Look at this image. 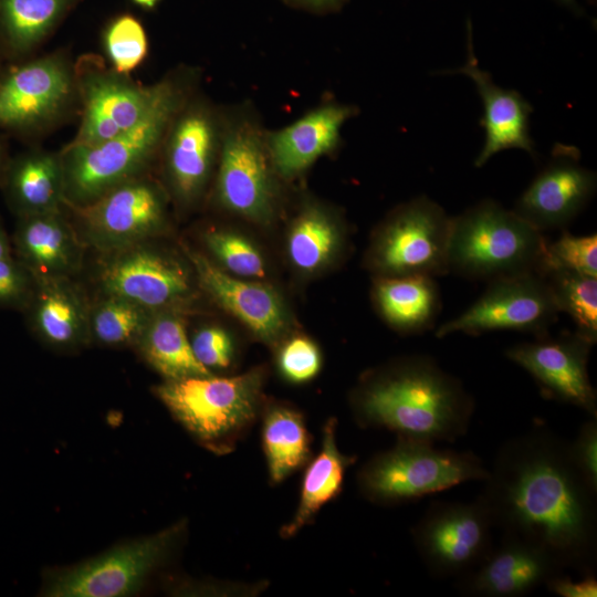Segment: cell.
<instances>
[{"instance_id": "obj_1", "label": "cell", "mask_w": 597, "mask_h": 597, "mask_svg": "<svg viewBox=\"0 0 597 597\" xmlns=\"http://www.w3.org/2000/svg\"><path fill=\"white\" fill-rule=\"evenodd\" d=\"M479 499L503 536L547 554L562 569L594 574L597 490L573 461L569 442L536 423L498 450Z\"/></svg>"}, {"instance_id": "obj_2", "label": "cell", "mask_w": 597, "mask_h": 597, "mask_svg": "<svg viewBox=\"0 0 597 597\" xmlns=\"http://www.w3.org/2000/svg\"><path fill=\"white\" fill-rule=\"evenodd\" d=\"M353 405L363 427L432 443L454 442L467 434L475 408L461 380L426 355L405 358L368 376Z\"/></svg>"}, {"instance_id": "obj_3", "label": "cell", "mask_w": 597, "mask_h": 597, "mask_svg": "<svg viewBox=\"0 0 597 597\" xmlns=\"http://www.w3.org/2000/svg\"><path fill=\"white\" fill-rule=\"evenodd\" d=\"M187 82L178 77L153 109L133 128L95 145L70 144L60 155L64 203L84 207L111 189L137 177L165 140L187 102Z\"/></svg>"}, {"instance_id": "obj_4", "label": "cell", "mask_w": 597, "mask_h": 597, "mask_svg": "<svg viewBox=\"0 0 597 597\" xmlns=\"http://www.w3.org/2000/svg\"><path fill=\"white\" fill-rule=\"evenodd\" d=\"M546 241L513 210L482 200L451 218L448 270L488 282L538 273Z\"/></svg>"}, {"instance_id": "obj_5", "label": "cell", "mask_w": 597, "mask_h": 597, "mask_svg": "<svg viewBox=\"0 0 597 597\" xmlns=\"http://www.w3.org/2000/svg\"><path fill=\"white\" fill-rule=\"evenodd\" d=\"M489 475L471 451L436 448L434 443L399 438L396 446L371 458L358 473L362 493L378 504L416 501Z\"/></svg>"}, {"instance_id": "obj_6", "label": "cell", "mask_w": 597, "mask_h": 597, "mask_svg": "<svg viewBox=\"0 0 597 597\" xmlns=\"http://www.w3.org/2000/svg\"><path fill=\"white\" fill-rule=\"evenodd\" d=\"M261 386V373L251 370L232 377L170 379L156 387V395L198 439L228 450L256 417Z\"/></svg>"}, {"instance_id": "obj_7", "label": "cell", "mask_w": 597, "mask_h": 597, "mask_svg": "<svg viewBox=\"0 0 597 597\" xmlns=\"http://www.w3.org/2000/svg\"><path fill=\"white\" fill-rule=\"evenodd\" d=\"M266 129L250 105L223 114L217 196L230 211L266 221L275 203L276 175L265 140Z\"/></svg>"}, {"instance_id": "obj_8", "label": "cell", "mask_w": 597, "mask_h": 597, "mask_svg": "<svg viewBox=\"0 0 597 597\" xmlns=\"http://www.w3.org/2000/svg\"><path fill=\"white\" fill-rule=\"evenodd\" d=\"M451 217L422 195L399 207L375 238L371 268L385 276L447 274Z\"/></svg>"}, {"instance_id": "obj_9", "label": "cell", "mask_w": 597, "mask_h": 597, "mask_svg": "<svg viewBox=\"0 0 597 597\" xmlns=\"http://www.w3.org/2000/svg\"><path fill=\"white\" fill-rule=\"evenodd\" d=\"M492 517L476 498L473 502L434 501L412 527V541L434 578L459 577L492 551Z\"/></svg>"}, {"instance_id": "obj_10", "label": "cell", "mask_w": 597, "mask_h": 597, "mask_svg": "<svg viewBox=\"0 0 597 597\" xmlns=\"http://www.w3.org/2000/svg\"><path fill=\"white\" fill-rule=\"evenodd\" d=\"M182 523L129 542L49 577V597H118L135 593L168 556Z\"/></svg>"}, {"instance_id": "obj_11", "label": "cell", "mask_w": 597, "mask_h": 597, "mask_svg": "<svg viewBox=\"0 0 597 597\" xmlns=\"http://www.w3.org/2000/svg\"><path fill=\"white\" fill-rule=\"evenodd\" d=\"M558 308L543 275L527 273L488 282L482 295L459 316L440 325L438 338L461 332L519 331L535 337L548 334Z\"/></svg>"}, {"instance_id": "obj_12", "label": "cell", "mask_w": 597, "mask_h": 597, "mask_svg": "<svg viewBox=\"0 0 597 597\" xmlns=\"http://www.w3.org/2000/svg\"><path fill=\"white\" fill-rule=\"evenodd\" d=\"M74 210L81 242L109 254L145 242L160 229L166 209L161 190L136 177Z\"/></svg>"}, {"instance_id": "obj_13", "label": "cell", "mask_w": 597, "mask_h": 597, "mask_svg": "<svg viewBox=\"0 0 597 597\" xmlns=\"http://www.w3.org/2000/svg\"><path fill=\"white\" fill-rule=\"evenodd\" d=\"M594 345L576 331L564 332L558 337L546 334L516 344L505 355L534 378L543 397L597 417V396L588 375Z\"/></svg>"}, {"instance_id": "obj_14", "label": "cell", "mask_w": 597, "mask_h": 597, "mask_svg": "<svg viewBox=\"0 0 597 597\" xmlns=\"http://www.w3.org/2000/svg\"><path fill=\"white\" fill-rule=\"evenodd\" d=\"M596 186V174L580 164L579 150L556 144L513 211L541 232L564 230L591 200Z\"/></svg>"}, {"instance_id": "obj_15", "label": "cell", "mask_w": 597, "mask_h": 597, "mask_svg": "<svg viewBox=\"0 0 597 597\" xmlns=\"http://www.w3.org/2000/svg\"><path fill=\"white\" fill-rule=\"evenodd\" d=\"M176 77L139 86L107 72L81 77L83 117L73 145H95L137 125L160 101Z\"/></svg>"}, {"instance_id": "obj_16", "label": "cell", "mask_w": 597, "mask_h": 597, "mask_svg": "<svg viewBox=\"0 0 597 597\" xmlns=\"http://www.w3.org/2000/svg\"><path fill=\"white\" fill-rule=\"evenodd\" d=\"M100 282L106 295L127 300L151 312L167 310L190 291L185 268L144 242L107 254Z\"/></svg>"}, {"instance_id": "obj_17", "label": "cell", "mask_w": 597, "mask_h": 597, "mask_svg": "<svg viewBox=\"0 0 597 597\" xmlns=\"http://www.w3.org/2000/svg\"><path fill=\"white\" fill-rule=\"evenodd\" d=\"M223 114L208 103H185L165 137L166 169L175 195L185 202L203 189L219 158Z\"/></svg>"}, {"instance_id": "obj_18", "label": "cell", "mask_w": 597, "mask_h": 597, "mask_svg": "<svg viewBox=\"0 0 597 597\" xmlns=\"http://www.w3.org/2000/svg\"><path fill=\"white\" fill-rule=\"evenodd\" d=\"M440 73L463 74L470 77L482 100L484 113L480 125L485 132V139L474 160L475 167H482L493 155L512 148L525 150L532 158L536 157L535 143L530 135L528 125L532 105L519 92L496 85L491 74L479 67L470 29H468L465 63L455 70Z\"/></svg>"}, {"instance_id": "obj_19", "label": "cell", "mask_w": 597, "mask_h": 597, "mask_svg": "<svg viewBox=\"0 0 597 597\" xmlns=\"http://www.w3.org/2000/svg\"><path fill=\"white\" fill-rule=\"evenodd\" d=\"M562 570L543 551L503 536L501 544L474 568L455 578L459 594L517 597L532 593Z\"/></svg>"}, {"instance_id": "obj_20", "label": "cell", "mask_w": 597, "mask_h": 597, "mask_svg": "<svg viewBox=\"0 0 597 597\" xmlns=\"http://www.w3.org/2000/svg\"><path fill=\"white\" fill-rule=\"evenodd\" d=\"M358 112L355 105L332 101L282 128L266 130V147L276 175L295 178L334 151L341 143L343 126Z\"/></svg>"}, {"instance_id": "obj_21", "label": "cell", "mask_w": 597, "mask_h": 597, "mask_svg": "<svg viewBox=\"0 0 597 597\" xmlns=\"http://www.w3.org/2000/svg\"><path fill=\"white\" fill-rule=\"evenodd\" d=\"M72 77L57 57L24 65L0 85V124L29 125L53 116L71 93Z\"/></svg>"}, {"instance_id": "obj_22", "label": "cell", "mask_w": 597, "mask_h": 597, "mask_svg": "<svg viewBox=\"0 0 597 597\" xmlns=\"http://www.w3.org/2000/svg\"><path fill=\"white\" fill-rule=\"evenodd\" d=\"M201 287L223 308L264 341L276 338L285 326L277 294L269 286L238 280L195 251H187Z\"/></svg>"}, {"instance_id": "obj_23", "label": "cell", "mask_w": 597, "mask_h": 597, "mask_svg": "<svg viewBox=\"0 0 597 597\" xmlns=\"http://www.w3.org/2000/svg\"><path fill=\"white\" fill-rule=\"evenodd\" d=\"M13 244L33 279L69 277L81 265L82 242L60 211L21 217Z\"/></svg>"}, {"instance_id": "obj_24", "label": "cell", "mask_w": 597, "mask_h": 597, "mask_svg": "<svg viewBox=\"0 0 597 597\" xmlns=\"http://www.w3.org/2000/svg\"><path fill=\"white\" fill-rule=\"evenodd\" d=\"M28 302L35 333L57 348H73L90 337V310L69 277L33 279Z\"/></svg>"}, {"instance_id": "obj_25", "label": "cell", "mask_w": 597, "mask_h": 597, "mask_svg": "<svg viewBox=\"0 0 597 597\" xmlns=\"http://www.w3.org/2000/svg\"><path fill=\"white\" fill-rule=\"evenodd\" d=\"M376 305L394 328L410 334L432 328L441 310L434 277L426 275L384 276L375 285Z\"/></svg>"}, {"instance_id": "obj_26", "label": "cell", "mask_w": 597, "mask_h": 597, "mask_svg": "<svg viewBox=\"0 0 597 597\" xmlns=\"http://www.w3.org/2000/svg\"><path fill=\"white\" fill-rule=\"evenodd\" d=\"M353 462L355 457L341 453L336 442V420L329 419L323 429L320 453L305 471L298 507L281 530L284 538L295 535L342 491L345 471Z\"/></svg>"}, {"instance_id": "obj_27", "label": "cell", "mask_w": 597, "mask_h": 597, "mask_svg": "<svg viewBox=\"0 0 597 597\" xmlns=\"http://www.w3.org/2000/svg\"><path fill=\"white\" fill-rule=\"evenodd\" d=\"M135 344L167 380L211 375L196 358L182 320L171 311L153 312Z\"/></svg>"}, {"instance_id": "obj_28", "label": "cell", "mask_w": 597, "mask_h": 597, "mask_svg": "<svg viewBox=\"0 0 597 597\" xmlns=\"http://www.w3.org/2000/svg\"><path fill=\"white\" fill-rule=\"evenodd\" d=\"M9 190L21 217L59 211L64 203L60 156L35 154L19 161L11 171Z\"/></svg>"}, {"instance_id": "obj_29", "label": "cell", "mask_w": 597, "mask_h": 597, "mask_svg": "<svg viewBox=\"0 0 597 597\" xmlns=\"http://www.w3.org/2000/svg\"><path fill=\"white\" fill-rule=\"evenodd\" d=\"M262 442L270 479L274 483L301 468L310 455V437L301 413L275 406L265 413Z\"/></svg>"}, {"instance_id": "obj_30", "label": "cell", "mask_w": 597, "mask_h": 597, "mask_svg": "<svg viewBox=\"0 0 597 597\" xmlns=\"http://www.w3.org/2000/svg\"><path fill=\"white\" fill-rule=\"evenodd\" d=\"M338 245L339 229L333 217L318 206H306L289 235L293 264L303 271H314L331 260Z\"/></svg>"}, {"instance_id": "obj_31", "label": "cell", "mask_w": 597, "mask_h": 597, "mask_svg": "<svg viewBox=\"0 0 597 597\" xmlns=\"http://www.w3.org/2000/svg\"><path fill=\"white\" fill-rule=\"evenodd\" d=\"M556 306L567 313L576 332L594 344L597 342V276L567 270H552L543 274Z\"/></svg>"}, {"instance_id": "obj_32", "label": "cell", "mask_w": 597, "mask_h": 597, "mask_svg": "<svg viewBox=\"0 0 597 597\" xmlns=\"http://www.w3.org/2000/svg\"><path fill=\"white\" fill-rule=\"evenodd\" d=\"M151 314L133 302L106 295L90 310V337L108 346L136 343Z\"/></svg>"}, {"instance_id": "obj_33", "label": "cell", "mask_w": 597, "mask_h": 597, "mask_svg": "<svg viewBox=\"0 0 597 597\" xmlns=\"http://www.w3.org/2000/svg\"><path fill=\"white\" fill-rule=\"evenodd\" d=\"M72 0H2L4 24L12 43L28 48L41 40Z\"/></svg>"}, {"instance_id": "obj_34", "label": "cell", "mask_w": 597, "mask_h": 597, "mask_svg": "<svg viewBox=\"0 0 597 597\" xmlns=\"http://www.w3.org/2000/svg\"><path fill=\"white\" fill-rule=\"evenodd\" d=\"M552 270L597 276V234L574 235L564 229L557 240H547L538 274Z\"/></svg>"}, {"instance_id": "obj_35", "label": "cell", "mask_w": 597, "mask_h": 597, "mask_svg": "<svg viewBox=\"0 0 597 597\" xmlns=\"http://www.w3.org/2000/svg\"><path fill=\"white\" fill-rule=\"evenodd\" d=\"M206 243L231 272L241 276H264L263 259L245 238L234 232L214 230L207 233Z\"/></svg>"}, {"instance_id": "obj_36", "label": "cell", "mask_w": 597, "mask_h": 597, "mask_svg": "<svg viewBox=\"0 0 597 597\" xmlns=\"http://www.w3.org/2000/svg\"><path fill=\"white\" fill-rule=\"evenodd\" d=\"M105 45L113 66L118 73L135 69L147 53V39L142 24L124 15L114 21L105 36Z\"/></svg>"}, {"instance_id": "obj_37", "label": "cell", "mask_w": 597, "mask_h": 597, "mask_svg": "<svg viewBox=\"0 0 597 597\" xmlns=\"http://www.w3.org/2000/svg\"><path fill=\"white\" fill-rule=\"evenodd\" d=\"M277 362L282 375L287 380L305 383L320 371L321 354L311 339L294 337L283 345Z\"/></svg>"}, {"instance_id": "obj_38", "label": "cell", "mask_w": 597, "mask_h": 597, "mask_svg": "<svg viewBox=\"0 0 597 597\" xmlns=\"http://www.w3.org/2000/svg\"><path fill=\"white\" fill-rule=\"evenodd\" d=\"M191 343L196 358L206 368H226L233 357V343L222 328L212 326L198 331Z\"/></svg>"}, {"instance_id": "obj_39", "label": "cell", "mask_w": 597, "mask_h": 597, "mask_svg": "<svg viewBox=\"0 0 597 597\" xmlns=\"http://www.w3.org/2000/svg\"><path fill=\"white\" fill-rule=\"evenodd\" d=\"M33 286V276L17 258L0 260V306L28 304Z\"/></svg>"}, {"instance_id": "obj_40", "label": "cell", "mask_w": 597, "mask_h": 597, "mask_svg": "<svg viewBox=\"0 0 597 597\" xmlns=\"http://www.w3.org/2000/svg\"><path fill=\"white\" fill-rule=\"evenodd\" d=\"M570 454L577 469L597 490V418L590 417L582 423L573 442H569Z\"/></svg>"}, {"instance_id": "obj_41", "label": "cell", "mask_w": 597, "mask_h": 597, "mask_svg": "<svg viewBox=\"0 0 597 597\" xmlns=\"http://www.w3.org/2000/svg\"><path fill=\"white\" fill-rule=\"evenodd\" d=\"M546 588L559 597H596L597 579L595 574L582 575L577 580L564 572L553 575L544 584Z\"/></svg>"}, {"instance_id": "obj_42", "label": "cell", "mask_w": 597, "mask_h": 597, "mask_svg": "<svg viewBox=\"0 0 597 597\" xmlns=\"http://www.w3.org/2000/svg\"><path fill=\"white\" fill-rule=\"evenodd\" d=\"M12 255L11 244L4 229L0 224V260Z\"/></svg>"}, {"instance_id": "obj_43", "label": "cell", "mask_w": 597, "mask_h": 597, "mask_svg": "<svg viewBox=\"0 0 597 597\" xmlns=\"http://www.w3.org/2000/svg\"><path fill=\"white\" fill-rule=\"evenodd\" d=\"M300 4H303L313 9H323L335 6L339 0H295Z\"/></svg>"}, {"instance_id": "obj_44", "label": "cell", "mask_w": 597, "mask_h": 597, "mask_svg": "<svg viewBox=\"0 0 597 597\" xmlns=\"http://www.w3.org/2000/svg\"><path fill=\"white\" fill-rule=\"evenodd\" d=\"M134 1L143 7L151 8L156 4L158 0H134Z\"/></svg>"}, {"instance_id": "obj_45", "label": "cell", "mask_w": 597, "mask_h": 597, "mask_svg": "<svg viewBox=\"0 0 597 597\" xmlns=\"http://www.w3.org/2000/svg\"><path fill=\"white\" fill-rule=\"evenodd\" d=\"M559 1H562L563 3L567 6L574 7V0H559Z\"/></svg>"}]
</instances>
